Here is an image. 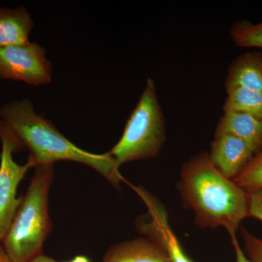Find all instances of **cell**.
Masks as SVG:
<instances>
[{"label": "cell", "mask_w": 262, "mask_h": 262, "mask_svg": "<svg viewBox=\"0 0 262 262\" xmlns=\"http://www.w3.org/2000/svg\"><path fill=\"white\" fill-rule=\"evenodd\" d=\"M0 120L14 136L20 149L29 150L32 168L72 161L88 165L108 182L119 186L122 177L119 166L107 153L94 154L77 147L62 135L51 122L34 111L29 99L6 103L0 108Z\"/></svg>", "instance_id": "cell-1"}, {"label": "cell", "mask_w": 262, "mask_h": 262, "mask_svg": "<svg viewBox=\"0 0 262 262\" xmlns=\"http://www.w3.org/2000/svg\"><path fill=\"white\" fill-rule=\"evenodd\" d=\"M179 190L203 228L224 227L231 237L248 217L249 194L215 168L207 152L184 164Z\"/></svg>", "instance_id": "cell-2"}, {"label": "cell", "mask_w": 262, "mask_h": 262, "mask_svg": "<svg viewBox=\"0 0 262 262\" xmlns=\"http://www.w3.org/2000/svg\"><path fill=\"white\" fill-rule=\"evenodd\" d=\"M53 174V165L35 168L28 190L1 243L13 262H30L42 253L43 244L52 227L48 193Z\"/></svg>", "instance_id": "cell-3"}, {"label": "cell", "mask_w": 262, "mask_h": 262, "mask_svg": "<svg viewBox=\"0 0 262 262\" xmlns=\"http://www.w3.org/2000/svg\"><path fill=\"white\" fill-rule=\"evenodd\" d=\"M165 141V116L156 84L152 79L148 78L121 138L108 154L120 167L130 162L155 158L163 149Z\"/></svg>", "instance_id": "cell-4"}, {"label": "cell", "mask_w": 262, "mask_h": 262, "mask_svg": "<svg viewBox=\"0 0 262 262\" xmlns=\"http://www.w3.org/2000/svg\"><path fill=\"white\" fill-rule=\"evenodd\" d=\"M0 244L9 230L22 198H17L19 184L29 169L27 162L20 165L15 161L13 153L20 150L14 136L0 120Z\"/></svg>", "instance_id": "cell-5"}, {"label": "cell", "mask_w": 262, "mask_h": 262, "mask_svg": "<svg viewBox=\"0 0 262 262\" xmlns=\"http://www.w3.org/2000/svg\"><path fill=\"white\" fill-rule=\"evenodd\" d=\"M53 66L37 43L0 48V78L39 86L51 82Z\"/></svg>", "instance_id": "cell-6"}, {"label": "cell", "mask_w": 262, "mask_h": 262, "mask_svg": "<svg viewBox=\"0 0 262 262\" xmlns=\"http://www.w3.org/2000/svg\"><path fill=\"white\" fill-rule=\"evenodd\" d=\"M208 154L215 168L231 180L237 177L254 156L246 143L229 134H215Z\"/></svg>", "instance_id": "cell-7"}, {"label": "cell", "mask_w": 262, "mask_h": 262, "mask_svg": "<svg viewBox=\"0 0 262 262\" xmlns=\"http://www.w3.org/2000/svg\"><path fill=\"white\" fill-rule=\"evenodd\" d=\"M226 92L242 89L262 93V53L250 52L237 56L229 65Z\"/></svg>", "instance_id": "cell-8"}, {"label": "cell", "mask_w": 262, "mask_h": 262, "mask_svg": "<svg viewBox=\"0 0 262 262\" xmlns=\"http://www.w3.org/2000/svg\"><path fill=\"white\" fill-rule=\"evenodd\" d=\"M215 134H229L238 138L254 155L262 151V120L247 114L224 113L217 124Z\"/></svg>", "instance_id": "cell-9"}, {"label": "cell", "mask_w": 262, "mask_h": 262, "mask_svg": "<svg viewBox=\"0 0 262 262\" xmlns=\"http://www.w3.org/2000/svg\"><path fill=\"white\" fill-rule=\"evenodd\" d=\"M103 262H170L166 252L149 238H137L115 245Z\"/></svg>", "instance_id": "cell-10"}, {"label": "cell", "mask_w": 262, "mask_h": 262, "mask_svg": "<svg viewBox=\"0 0 262 262\" xmlns=\"http://www.w3.org/2000/svg\"><path fill=\"white\" fill-rule=\"evenodd\" d=\"M34 25L30 13L24 7L0 8V48L29 44Z\"/></svg>", "instance_id": "cell-11"}, {"label": "cell", "mask_w": 262, "mask_h": 262, "mask_svg": "<svg viewBox=\"0 0 262 262\" xmlns=\"http://www.w3.org/2000/svg\"><path fill=\"white\" fill-rule=\"evenodd\" d=\"M224 113L247 114L262 120V93L237 89L227 93Z\"/></svg>", "instance_id": "cell-12"}, {"label": "cell", "mask_w": 262, "mask_h": 262, "mask_svg": "<svg viewBox=\"0 0 262 262\" xmlns=\"http://www.w3.org/2000/svg\"><path fill=\"white\" fill-rule=\"evenodd\" d=\"M230 36L238 47L262 48V20L256 24L247 20H237L231 27Z\"/></svg>", "instance_id": "cell-13"}, {"label": "cell", "mask_w": 262, "mask_h": 262, "mask_svg": "<svg viewBox=\"0 0 262 262\" xmlns=\"http://www.w3.org/2000/svg\"><path fill=\"white\" fill-rule=\"evenodd\" d=\"M233 181L248 194L262 189V151L253 156Z\"/></svg>", "instance_id": "cell-14"}, {"label": "cell", "mask_w": 262, "mask_h": 262, "mask_svg": "<svg viewBox=\"0 0 262 262\" xmlns=\"http://www.w3.org/2000/svg\"><path fill=\"white\" fill-rule=\"evenodd\" d=\"M243 238L252 262H262V239L254 237L243 229Z\"/></svg>", "instance_id": "cell-15"}, {"label": "cell", "mask_w": 262, "mask_h": 262, "mask_svg": "<svg viewBox=\"0 0 262 262\" xmlns=\"http://www.w3.org/2000/svg\"><path fill=\"white\" fill-rule=\"evenodd\" d=\"M248 217L262 221V189L249 194Z\"/></svg>", "instance_id": "cell-16"}, {"label": "cell", "mask_w": 262, "mask_h": 262, "mask_svg": "<svg viewBox=\"0 0 262 262\" xmlns=\"http://www.w3.org/2000/svg\"><path fill=\"white\" fill-rule=\"evenodd\" d=\"M231 238H232V244H233L234 251H235L236 262H252L251 260L248 259L247 256L245 255L244 251L239 246L236 235L232 236Z\"/></svg>", "instance_id": "cell-17"}, {"label": "cell", "mask_w": 262, "mask_h": 262, "mask_svg": "<svg viewBox=\"0 0 262 262\" xmlns=\"http://www.w3.org/2000/svg\"><path fill=\"white\" fill-rule=\"evenodd\" d=\"M30 262H56L53 258L48 257V256H46V255L41 254L38 255L37 256H36L35 258H33L32 261Z\"/></svg>", "instance_id": "cell-18"}, {"label": "cell", "mask_w": 262, "mask_h": 262, "mask_svg": "<svg viewBox=\"0 0 262 262\" xmlns=\"http://www.w3.org/2000/svg\"><path fill=\"white\" fill-rule=\"evenodd\" d=\"M0 262H13L7 255L1 244H0Z\"/></svg>", "instance_id": "cell-19"}]
</instances>
